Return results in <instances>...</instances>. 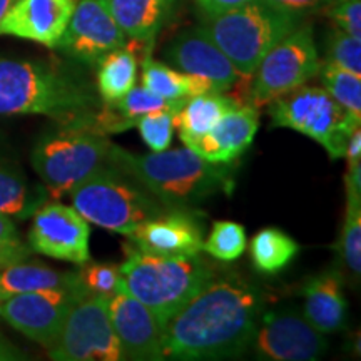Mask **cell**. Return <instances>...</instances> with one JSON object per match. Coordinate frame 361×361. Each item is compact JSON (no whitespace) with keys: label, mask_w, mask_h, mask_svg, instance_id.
<instances>
[{"label":"cell","mask_w":361,"mask_h":361,"mask_svg":"<svg viewBox=\"0 0 361 361\" xmlns=\"http://www.w3.org/2000/svg\"><path fill=\"white\" fill-rule=\"evenodd\" d=\"M87 295L82 284L59 290L20 293L4 301L0 316L13 329L49 350L57 340L72 306Z\"/></svg>","instance_id":"obj_11"},{"label":"cell","mask_w":361,"mask_h":361,"mask_svg":"<svg viewBox=\"0 0 361 361\" xmlns=\"http://www.w3.org/2000/svg\"><path fill=\"white\" fill-rule=\"evenodd\" d=\"M263 298L238 278L213 279L166 323L162 360L234 358L251 348Z\"/></svg>","instance_id":"obj_1"},{"label":"cell","mask_w":361,"mask_h":361,"mask_svg":"<svg viewBox=\"0 0 361 361\" xmlns=\"http://www.w3.org/2000/svg\"><path fill=\"white\" fill-rule=\"evenodd\" d=\"M130 247L161 256L200 255L202 226L191 209H168L128 234Z\"/></svg>","instance_id":"obj_16"},{"label":"cell","mask_w":361,"mask_h":361,"mask_svg":"<svg viewBox=\"0 0 361 361\" xmlns=\"http://www.w3.org/2000/svg\"><path fill=\"white\" fill-rule=\"evenodd\" d=\"M56 361H121L119 341L112 329L107 298L87 295L72 306L57 340L49 348Z\"/></svg>","instance_id":"obj_10"},{"label":"cell","mask_w":361,"mask_h":361,"mask_svg":"<svg viewBox=\"0 0 361 361\" xmlns=\"http://www.w3.org/2000/svg\"><path fill=\"white\" fill-rule=\"evenodd\" d=\"M45 202V192L32 188L20 171L0 166V214L27 219Z\"/></svg>","instance_id":"obj_28"},{"label":"cell","mask_w":361,"mask_h":361,"mask_svg":"<svg viewBox=\"0 0 361 361\" xmlns=\"http://www.w3.org/2000/svg\"><path fill=\"white\" fill-rule=\"evenodd\" d=\"M271 124L293 129L326 149L331 159L345 157L346 144L360 126V117L350 114L326 90L301 85L268 104Z\"/></svg>","instance_id":"obj_8"},{"label":"cell","mask_w":361,"mask_h":361,"mask_svg":"<svg viewBox=\"0 0 361 361\" xmlns=\"http://www.w3.org/2000/svg\"><path fill=\"white\" fill-rule=\"evenodd\" d=\"M322 61L310 25H298L263 57L251 75L252 106H268L271 101L305 85L318 75Z\"/></svg>","instance_id":"obj_9"},{"label":"cell","mask_w":361,"mask_h":361,"mask_svg":"<svg viewBox=\"0 0 361 361\" xmlns=\"http://www.w3.org/2000/svg\"><path fill=\"white\" fill-rule=\"evenodd\" d=\"M303 314L323 335L345 328L348 303L343 293L341 274L324 271L311 278L303 288Z\"/></svg>","instance_id":"obj_20"},{"label":"cell","mask_w":361,"mask_h":361,"mask_svg":"<svg viewBox=\"0 0 361 361\" xmlns=\"http://www.w3.org/2000/svg\"><path fill=\"white\" fill-rule=\"evenodd\" d=\"M89 223L74 207L44 202L32 214L29 246L49 258L82 266L90 261Z\"/></svg>","instance_id":"obj_13"},{"label":"cell","mask_w":361,"mask_h":361,"mask_svg":"<svg viewBox=\"0 0 361 361\" xmlns=\"http://www.w3.org/2000/svg\"><path fill=\"white\" fill-rule=\"evenodd\" d=\"M300 252V245L278 228H266L255 234L250 243V255L255 268L259 273L278 274L283 271L296 255Z\"/></svg>","instance_id":"obj_27"},{"label":"cell","mask_w":361,"mask_h":361,"mask_svg":"<svg viewBox=\"0 0 361 361\" xmlns=\"http://www.w3.org/2000/svg\"><path fill=\"white\" fill-rule=\"evenodd\" d=\"M80 283L89 295L111 298L123 290L119 266L109 263H84L78 271Z\"/></svg>","instance_id":"obj_31"},{"label":"cell","mask_w":361,"mask_h":361,"mask_svg":"<svg viewBox=\"0 0 361 361\" xmlns=\"http://www.w3.org/2000/svg\"><path fill=\"white\" fill-rule=\"evenodd\" d=\"M323 89L350 114L361 119V74L324 62L319 67Z\"/></svg>","instance_id":"obj_29"},{"label":"cell","mask_w":361,"mask_h":361,"mask_svg":"<svg viewBox=\"0 0 361 361\" xmlns=\"http://www.w3.org/2000/svg\"><path fill=\"white\" fill-rule=\"evenodd\" d=\"M333 2H336V0H333ZM333 2H331V4H333Z\"/></svg>","instance_id":"obj_42"},{"label":"cell","mask_w":361,"mask_h":361,"mask_svg":"<svg viewBox=\"0 0 361 361\" xmlns=\"http://www.w3.org/2000/svg\"><path fill=\"white\" fill-rule=\"evenodd\" d=\"M30 255L32 250L22 241L12 218L0 214V269L25 261Z\"/></svg>","instance_id":"obj_34"},{"label":"cell","mask_w":361,"mask_h":361,"mask_svg":"<svg viewBox=\"0 0 361 361\" xmlns=\"http://www.w3.org/2000/svg\"><path fill=\"white\" fill-rule=\"evenodd\" d=\"M166 59L180 72L207 79L218 92H226L241 79L236 67L202 27L176 35L166 51Z\"/></svg>","instance_id":"obj_17"},{"label":"cell","mask_w":361,"mask_h":361,"mask_svg":"<svg viewBox=\"0 0 361 361\" xmlns=\"http://www.w3.org/2000/svg\"><path fill=\"white\" fill-rule=\"evenodd\" d=\"M137 79V54L133 45H123L97 62V94L102 104L128 94Z\"/></svg>","instance_id":"obj_25"},{"label":"cell","mask_w":361,"mask_h":361,"mask_svg":"<svg viewBox=\"0 0 361 361\" xmlns=\"http://www.w3.org/2000/svg\"><path fill=\"white\" fill-rule=\"evenodd\" d=\"M142 85L168 101H184L200 94L218 92L207 79L173 69L154 61L149 54L142 61Z\"/></svg>","instance_id":"obj_24"},{"label":"cell","mask_w":361,"mask_h":361,"mask_svg":"<svg viewBox=\"0 0 361 361\" xmlns=\"http://www.w3.org/2000/svg\"><path fill=\"white\" fill-rule=\"evenodd\" d=\"M134 128L141 133L144 142L152 152H159L169 149L174 134V112L157 111L146 114L135 121Z\"/></svg>","instance_id":"obj_32"},{"label":"cell","mask_w":361,"mask_h":361,"mask_svg":"<svg viewBox=\"0 0 361 361\" xmlns=\"http://www.w3.org/2000/svg\"><path fill=\"white\" fill-rule=\"evenodd\" d=\"M111 162L137 179L168 209H191L234 188L231 162L206 161L188 147L134 154L112 144Z\"/></svg>","instance_id":"obj_3"},{"label":"cell","mask_w":361,"mask_h":361,"mask_svg":"<svg viewBox=\"0 0 361 361\" xmlns=\"http://www.w3.org/2000/svg\"><path fill=\"white\" fill-rule=\"evenodd\" d=\"M264 2L271 4V6L283 8V11L298 13L303 16L306 12L318 11L322 7H329L333 0H264Z\"/></svg>","instance_id":"obj_36"},{"label":"cell","mask_w":361,"mask_h":361,"mask_svg":"<svg viewBox=\"0 0 361 361\" xmlns=\"http://www.w3.org/2000/svg\"><path fill=\"white\" fill-rule=\"evenodd\" d=\"M301 24V16L251 0L216 16H206L202 29L226 54L241 78H251L263 57Z\"/></svg>","instance_id":"obj_5"},{"label":"cell","mask_w":361,"mask_h":361,"mask_svg":"<svg viewBox=\"0 0 361 361\" xmlns=\"http://www.w3.org/2000/svg\"><path fill=\"white\" fill-rule=\"evenodd\" d=\"M251 346L261 360L314 361L328 350L323 333L295 308L264 311Z\"/></svg>","instance_id":"obj_12"},{"label":"cell","mask_w":361,"mask_h":361,"mask_svg":"<svg viewBox=\"0 0 361 361\" xmlns=\"http://www.w3.org/2000/svg\"><path fill=\"white\" fill-rule=\"evenodd\" d=\"M238 106L241 104L224 92H206L189 97L174 114V128L179 130L180 141L186 142L206 134L226 112Z\"/></svg>","instance_id":"obj_23"},{"label":"cell","mask_w":361,"mask_h":361,"mask_svg":"<svg viewBox=\"0 0 361 361\" xmlns=\"http://www.w3.org/2000/svg\"><path fill=\"white\" fill-rule=\"evenodd\" d=\"M341 258L355 278L361 274V164L346 173V209L341 229Z\"/></svg>","instance_id":"obj_26"},{"label":"cell","mask_w":361,"mask_h":361,"mask_svg":"<svg viewBox=\"0 0 361 361\" xmlns=\"http://www.w3.org/2000/svg\"><path fill=\"white\" fill-rule=\"evenodd\" d=\"M258 128V107L246 104L226 112L206 134L189 139L184 146L206 161L233 162L251 146Z\"/></svg>","instance_id":"obj_19"},{"label":"cell","mask_w":361,"mask_h":361,"mask_svg":"<svg viewBox=\"0 0 361 361\" xmlns=\"http://www.w3.org/2000/svg\"><path fill=\"white\" fill-rule=\"evenodd\" d=\"M13 360H24L20 350L11 345L6 338L0 335V361H13Z\"/></svg>","instance_id":"obj_39"},{"label":"cell","mask_w":361,"mask_h":361,"mask_svg":"<svg viewBox=\"0 0 361 361\" xmlns=\"http://www.w3.org/2000/svg\"><path fill=\"white\" fill-rule=\"evenodd\" d=\"M101 109L99 94L69 72L44 62L0 59V116H47L62 126L97 129Z\"/></svg>","instance_id":"obj_2"},{"label":"cell","mask_w":361,"mask_h":361,"mask_svg":"<svg viewBox=\"0 0 361 361\" xmlns=\"http://www.w3.org/2000/svg\"><path fill=\"white\" fill-rule=\"evenodd\" d=\"M107 11L126 34L137 44L152 40L168 20L176 0H102Z\"/></svg>","instance_id":"obj_21"},{"label":"cell","mask_w":361,"mask_h":361,"mask_svg":"<svg viewBox=\"0 0 361 361\" xmlns=\"http://www.w3.org/2000/svg\"><path fill=\"white\" fill-rule=\"evenodd\" d=\"M126 252L119 266L123 288L154 311L164 326L216 278L213 266L200 255H149L130 246Z\"/></svg>","instance_id":"obj_4"},{"label":"cell","mask_w":361,"mask_h":361,"mask_svg":"<svg viewBox=\"0 0 361 361\" xmlns=\"http://www.w3.org/2000/svg\"><path fill=\"white\" fill-rule=\"evenodd\" d=\"M345 157L348 159V169L361 164V126L351 133L348 144H346Z\"/></svg>","instance_id":"obj_38"},{"label":"cell","mask_w":361,"mask_h":361,"mask_svg":"<svg viewBox=\"0 0 361 361\" xmlns=\"http://www.w3.org/2000/svg\"><path fill=\"white\" fill-rule=\"evenodd\" d=\"M126 40L128 37L102 0H79L56 49L94 66L106 54L126 45Z\"/></svg>","instance_id":"obj_14"},{"label":"cell","mask_w":361,"mask_h":361,"mask_svg":"<svg viewBox=\"0 0 361 361\" xmlns=\"http://www.w3.org/2000/svg\"><path fill=\"white\" fill-rule=\"evenodd\" d=\"M74 7L75 0H17L0 20V35L34 40L56 49Z\"/></svg>","instance_id":"obj_18"},{"label":"cell","mask_w":361,"mask_h":361,"mask_svg":"<svg viewBox=\"0 0 361 361\" xmlns=\"http://www.w3.org/2000/svg\"><path fill=\"white\" fill-rule=\"evenodd\" d=\"M326 62L361 74V39L335 29L326 44Z\"/></svg>","instance_id":"obj_33"},{"label":"cell","mask_w":361,"mask_h":361,"mask_svg":"<svg viewBox=\"0 0 361 361\" xmlns=\"http://www.w3.org/2000/svg\"><path fill=\"white\" fill-rule=\"evenodd\" d=\"M87 223L128 236L137 226L168 211L146 188L116 164L106 166L67 194Z\"/></svg>","instance_id":"obj_6"},{"label":"cell","mask_w":361,"mask_h":361,"mask_svg":"<svg viewBox=\"0 0 361 361\" xmlns=\"http://www.w3.org/2000/svg\"><path fill=\"white\" fill-rule=\"evenodd\" d=\"M16 2L17 0H0V20H2V17L6 16L8 11H11V7Z\"/></svg>","instance_id":"obj_40"},{"label":"cell","mask_w":361,"mask_h":361,"mask_svg":"<svg viewBox=\"0 0 361 361\" xmlns=\"http://www.w3.org/2000/svg\"><path fill=\"white\" fill-rule=\"evenodd\" d=\"M107 311L124 360H162L164 324L154 311L124 288L107 298Z\"/></svg>","instance_id":"obj_15"},{"label":"cell","mask_w":361,"mask_h":361,"mask_svg":"<svg viewBox=\"0 0 361 361\" xmlns=\"http://www.w3.org/2000/svg\"><path fill=\"white\" fill-rule=\"evenodd\" d=\"M112 142L87 126H62L45 134L32 151V166L49 196H67L72 189L111 164Z\"/></svg>","instance_id":"obj_7"},{"label":"cell","mask_w":361,"mask_h":361,"mask_svg":"<svg viewBox=\"0 0 361 361\" xmlns=\"http://www.w3.org/2000/svg\"><path fill=\"white\" fill-rule=\"evenodd\" d=\"M80 279L78 271H56L49 266L39 263H20L11 264L0 269V293L4 301L8 296L20 293H32L44 290H59V288L79 286Z\"/></svg>","instance_id":"obj_22"},{"label":"cell","mask_w":361,"mask_h":361,"mask_svg":"<svg viewBox=\"0 0 361 361\" xmlns=\"http://www.w3.org/2000/svg\"><path fill=\"white\" fill-rule=\"evenodd\" d=\"M245 226L234 221H216L209 236L202 241V250L218 261L238 259L246 251Z\"/></svg>","instance_id":"obj_30"},{"label":"cell","mask_w":361,"mask_h":361,"mask_svg":"<svg viewBox=\"0 0 361 361\" xmlns=\"http://www.w3.org/2000/svg\"><path fill=\"white\" fill-rule=\"evenodd\" d=\"M329 7L336 29L361 39V0H336Z\"/></svg>","instance_id":"obj_35"},{"label":"cell","mask_w":361,"mask_h":361,"mask_svg":"<svg viewBox=\"0 0 361 361\" xmlns=\"http://www.w3.org/2000/svg\"><path fill=\"white\" fill-rule=\"evenodd\" d=\"M2 303H4V298H2V293H0V306H2Z\"/></svg>","instance_id":"obj_41"},{"label":"cell","mask_w":361,"mask_h":361,"mask_svg":"<svg viewBox=\"0 0 361 361\" xmlns=\"http://www.w3.org/2000/svg\"><path fill=\"white\" fill-rule=\"evenodd\" d=\"M246 2H251V0H196L197 7L204 12V17L231 11V8L243 6Z\"/></svg>","instance_id":"obj_37"}]
</instances>
